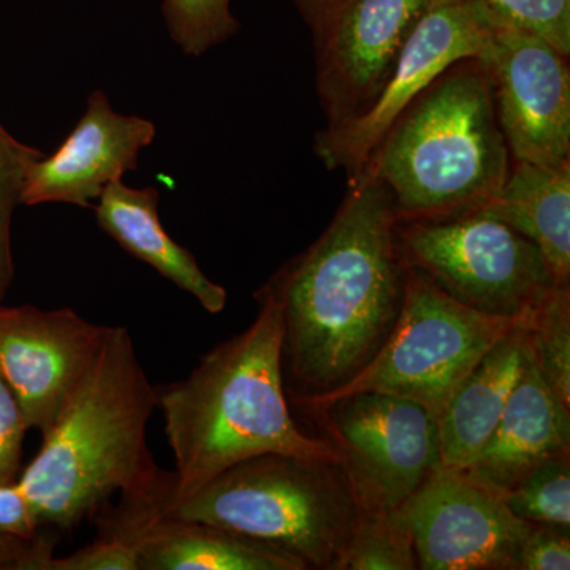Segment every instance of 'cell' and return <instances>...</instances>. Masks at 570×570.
<instances>
[{
  "label": "cell",
  "mask_w": 570,
  "mask_h": 570,
  "mask_svg": "<svg viewBox=\"0 0 570 570\" xmlns=\"http://www.w3.org/2000/svg\"><path fill=\"white\" fill-rule=\"evenodd\" d=\"M396 228L387 187L362 171L324 234L264 285L279 307L294 397L343 387L384 346L406 288Z\"/></svg>",
  "instance_id": "obj_1"
},
{
  "label": "cell",
  "mask_w": 570,
  "mask_h": 570,
  "mask_svg": "<svg viewBox=\"0 0 570 570\" xmlns=\"http://www.w3.org/2000/svg\"><path fill=\"white\" fill-rule=\"evenodd\" d=\"M255 298L257 317L245 332L202 356L189 376L157 387L175 471H160L146 493L187 497L265 453L340 461L326 439L303 433L295 422L285 395L279 307L264 287Z\"/></svg>",
  "instance_id": "obj_2"
},
{
  "label": "cell",
  "mask_w": 570,
  "mask_h": 570,
  "mask_svg": "<svg viewBox=\"0 0 570 570\" xmlns=\"http://www.w3.org/2000/svg\"><path fill=\"white\" fill-rule=\"evenodd\" d=\"M157 387L126 326H108L18 485L40 527L75 530L115 493H146L163 469L148 448Z\"/></svg>",
  "instance_id": "obj_3"
},
{
  "label": "cell",
  "mask_w": 570,
  "mask_h": 570,
  "mask_svg": "<svg viewBox=\"0 0 570 570\" xmlns=\"http://www.w3.org/2000/svg\"><path fill=\"white\" fill-rule=\"evenodd\" d=\"M510 165L489 77L479 59H464L407 105L362 171L387 187L407 223L478 212Z\"/></svg>",
  "instance_id": "obj_4"
},
{
  "label": "cell",
  "mask_w": 570,
  "mask_h": 570,
  "mask_svg": "<svg viewBox=\"0 0 570 570\" xmlns=\"http://www.w3.org/2000/svg\"><path fill=\"white\" fill-rule=\"evenodd\" d=\"M141 497L168 515L238 532L318 570L337 569L362 510L340 461L285 453L242 461L187 497Z\"/></svg>",
  "instance_id": "obj_5"
},
{
  "label": "cell",
  "mask_w": 570,
  "mask_h": 570,
  "mask_svg": "<svg viewBox=\"0 0 570 570\" xmlns=\"http://www.w3.org/2000/svg\"><path fill=\"white\" fill-rule=\"evenodd\" d=\"M528 316L479 313L407 272L400 316L371 362L343 387L294 401L311 412L354 393L376 392L415 401L439 419L480 358Z\"/></svg>",
  "instance_id": "obj_6"
},
{
  "label": "cell",
  "mask_w": 570,
  "mask_h": 570,
  "mask_svg": "<svg viewBox=\"0 0 570 570\" xmlns=\"http://www.w3.org/2000/svg\"><path fill=\"white\" fill-rule=\"evenodd\" d=\"M396 236L407 272L490 316H528L560 284L534 243L483 213L397 220Z\"/></svg>",
  "instance_id": "obj_7"
},
{
  "label": "cell",
  "mask_w": 570,
  "mask_h": 570,
  "mask_svg": "<svg viewBox=\"0 0 570 570\" xmlns=\"http://www.w3.org/2000/svg\"><path fill=\"white\" fill-rule=\"evenodd\" d=\"M309 414L324 422L362 510L393 512L441 466L438 419L415 401L354 393Z\"/></svg>",
  "instance_id": "obj_8"
},
{
  "label": "cell",
  "mask_w": 570,
  "mask_h": 570,
  "mask_svg": "<svg viewBox=\"0 0 570 570\" xmlns=\"http://www.w3.org/2000/svg\"><path fill=\"white\" fill-rule=\"evenodd\" d=\"M491 29L493 13L482 0H431L377 99L351 121L317 134L318 159L328 170H343L348 183L358 178L397 116L453 63L478 59Z\"/></svg>",
  "instance_id": "obj_9"
},
{
  "label": "cell",
  "mask_w": 570,
  "mask_h": 570,
  "mask_svg": "<svg viewBox=\"0 0 570 570\" xmlns=\"http://www.w3.org/2000/svg\"><path fill=\"white\" fill-rule=\"evenodd\" d=\"M390 513L411 535L422 570H519L534 527L517 519L501 494L444 466Z\"/></svg>",
  "instance_id": "obj_10"
},
{
  "label": "cell",
  "mask_w": 570,
  "mask_h": 570,
  "mask_svg": "<svg viewBox=\"0 0 570 570\" xmlns=\"http://www.w3.org/2000/svg\"><path fill=\"white\" fill-rule=\"evenodd\" d=\"M478 59L512 163H570L569 56L493 14L489 43Z\"/></svg>",
  "instance_id": "obj_11"
},
{
  "label": "cell",
  "mask_w": 570,
  "mask_h": 570,
  "mask_svg": "<svg viewBox=\"0 0 570 570\" xmlns=\"http://www.w3.org/2000/svg\"><path fill=\"white\" fill-rule=\"evenodd\" d=\"M431 0H340L313 32L316 86L326 127L377 99Z\"/></svg>",
  "instance_id": "obj_12"
},
{
  "label": "cell",
  "mask_w": 570,
  "mask_h": 570,
  "mask_svg": "<svg viewBox=\"0 0 570 570\" xmlns=\"http://www.w3.org/2000/svg\"><path fill=\"white\" fill-rule=\"evenodd\" d=\"M107 328L70 307L0 303V374L20 401L29 430H50Z\"/></svg>",
  "instance_id": "obj_13"
},
{
  "label": "cell",
  "mask_w": 570,
  "mask_h": 570,
  "mask_svg": "<svg viewBox=\"0 0 570 570\" xmlns=\"http://www.w3.org/2000/svg\"><path fill=\"white\" fill-rule=\"evenodd\" d=\"M154 137L151 121L116 112L107 94L94 91L85 115L58 151L39 157L29 167L21 205L92 208L108 184L137 170L138 156Z\"/></svg>",
  "instance_id": "obj_14"
},
{
  "label": "cell",
  "mask_w": 570,
  "mask_h": 570,
  "mask_svg": "<svg viewBox=\"0 0 570 570\" xmlns=\"http://www.w3.org/2000/svg\"><path fill=\"white\" fill-rule=\"evenodd\" d=\"M100 532L132 540L140 570H306L275 547L204 521L179 519L142 497H121V504L99 512Z\"/></svg>",
  "instance_id": "obj_15"
},
{
  "label": "cell",
  "mask_w": 570,
  "mask_h": 570,
  "mask_svg": "<svg viewBox=\"0 0 570 570\" xmlns=\"http://www.w3.org/2000/svg\"><path fill=\"white\" fill-rule=\"evenodd\" d=\"M568 453L570 407L554 395L527 347L519 381L501 420L478 459L461 472L502 497L532 469Z\"/></svg>",
  "instance_id": "obj_16"
},
{
  "label": "cell",
  "mask_w": 570,
  "mask_h": 570,
  "mask_svg": "<svg viewBox=\"0 0 570 570\" xmlns=\"http://www.w3.org/2000/svg\"><path fill=\"white\" fill-rule=\"evenodd\" d=\"M94 209L97 224L124 250L193 295L206 313H223L227 291L213 283L197 258L165 230L159 217V193L154 187L135 189L119 179L105 187Z\"/></svg>",
  "instance_id": "obj_17"
},
{
  "label": "cell",
  "mask_w": 570,
  "mask_h": 570,
  "mask_svg": "<svg viewBox=\"0 0 570 570\" xmlns=\"http://www.w3.org/2000/svg\"><path fill=\"white\" fill-rule=\"evenodd\" d=\"M524 324L510 330L480 358L438 419L441 466L463 471L489 441L523 367Z\"/></svg>",
  "instance_id": "obj_18"
},
{
  "label": "cell",
  "mask_w": 570,
  "mask_h": 570,
  "mask_svg": "<svg viewBox=\"0 0 570 570\" xmlns=\"http://www.w3.org/2000/svg\"><path fill=\"white\" fill-rule=\"evenodd\" d=\"M478 212L534 243L554 279L570 283V163H512L501 189Z\"/></svg>",
  "instance_id": "obj_19"
},
{
  "label": "cell",
  "mask_w": 570,
  "mask_h": 570,
  "mask_svg": "<svg viewBox=\"0 0 570 570\" xmlns=\"http://www.w3.org/2000/svg\"><path fill=\"white\" fill-rule=\"evenodd\" d=\"M532 363L554 395L570 407V284H557L524 324Z\"/></svg>",
  "instance_id": "obj_20"
},
{
  "label": "cell",
  "mask_w": 570,
  "mask_h": 570,
  "mask_svg": "<svg viewBox=\"0 0 570 570\" xmlns=\"http://www.w3.org/2000/svg\"><path fill=\"white\" fill-rule=\"evenodd\" d=\"M417 554L409 532L392 513L360 510L336 570H415Z\"/></svg>",
  "instance_id": "obj_21"
},
{
  "label": "cell",
  "mask_w": 570,
  "mask_h": 570,
  "mask_svg": "<svg viewBox=\"0 0 570 570\" xmlns=\"http://www.w3.org/2000/svg\"><path fill=\"white\" fill-rule=\"evenodd\" d=\"M502 499L517 519L570 531V453L532 469Z\"/></svg>",
  "instance_id": "obj_22"
},
{
  "label": "cell",
  "mask_w": 570,
  "mask_h": 570,
  "mask_svg": "<svg viewBox=\"0 0 570 570\" xmlns=\"http://www.w3.org/2000/svg\"><path fill=\"white\" fill-rule=\"evenodd\" d=\"M168 32L184 55L202 56L238 31L232 0H164Z\"/></svg>",
  "instance_id": "obj_23"
},
{
  "label": "cell",
  "mask_w": 570,
  "mask_h": 570,
  "mask_svg": "<svg viewBox=\"0 0 570 570\" xmlns=\"http://www.w3.org/2000/svg\"><path fill=\"white\" fill-rule=\"evenodd\" d=\"M41 156L43 153L18 141L0 124V303L6 298L14 276L11 220L14 209L21 205L26 174Z\"/></svg>",
  "instance_id": "obj_24"
},
{
  "label": "cell",
  "mask_w": 570,
  "mask_h": 570,
  "mask_svg": "<svg viewBox=\"0 0 570 570\" xmlns=\"http://www.w3.org/2000/svg\"><path fill=\"white\" fill-rule=\"evenodd\" d=\"M499 20L570 56V0H482Z\"/></svg>",
  "instance_id": "obj_25"
},
{
  "label": "cell",
  "mask_w": 570,
  "mask_h": 570,
  "mask_svg": "<svg viewBox=\"0 0 570 570\" xmlns=\"http://www.w3.org/2000/svg\"><path fill=\"white\" fill-rule=\"evenodd\" d=\"M50 570H140V551L132 540L102 534L96 542L61 558H52Z\"/></svg>",
  "instance_id": "obj_26"
},
{
  "label": "cell",
  "mask_w": 570,
  "mask_h": 570,
  "mask_svg": "<svg viewBox=\"0 0 570 570\" xmlns=\"http://www.w3.org/2000/svg\"><path fill=\"white\" fill-rule=\"evenodd\" d=\"M28 430L20 401L0 374V482H17L20 478Z\"/></svg>",
  "instance_id": "obj_27"
},
{
  "label": "cell",
  "mask_w": 570,
  "mask_h": 570,
  "mask_svg": "<svg viewBox=\"0 0 570 570\" xmlns=\"http://www.w3.org/2000/svg\"><path fill=\"white\" fill-rule=\"evenodd\" d=\"M569 531L532 527L520 551L519 570H569Z\"/></svg>",
  "instance_id": "obj_28"
},
{
  "label": "cell",
  "mask_w": 570,
  "mask_h": 570,
  "mask_svg": "<svg viewBox=\"0 0 570 570\" xmlns=\"http://www.w3.org/2000/svg\"><path fill=\"white\" fill-rule=\"evenodd\" d=\"M55 542L40 532L33 538L0 531V570H50Z\"/></svg>",
  "instance_id": "obj_29"
},
{
  "label": "cell",
  "mask_w": 570,
  "mask_h": 570,
  "mask_svg": "<svg viewBox=\"0 0 570 570\" xmlns=\"http://www.w3.org/2000/svg\"><path fill=\"white\" fill-rule=\"evenodd\" d=\"M40 523L31 502L17 482H0V531L21 538L39 534Z\"/></svg>",
  "instance_id": "obj_30"
},
{
  "label": "cell",
  "mask_w": 570,
  "mask_h": 570,
  "mask_svg": "<svg viewBox=\"0 0 570 570\" xmlns=\"http://www.w3.org/2000/svg\"><path fill=\"white\" fill-rule=\"evenodd\" d=\"M292 2L295 3L303 20L309 26L311 32H314L328 17L330 11L335 9L340 0H292Z\"/></svg>",
  "instance_id": "obj_31"
}]
</instances>
